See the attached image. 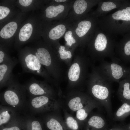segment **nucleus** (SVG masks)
Here are the masks:
<instances>
[{"label":"nucleus","instance_id":"nucleus-32","mask_svg":"<svg viewBox=\"0 0 130 130\" xmlns=\"http://www.w3.org/2000/svg\"><path fill=\"white\" fill-rule=\"evenodd\" d=\"M66 51L65 50V47L64 46H61L59 48V49L58 50V52L60 54H65V52Z\"/></svg>","mask_w":130,"mask_h":130},{"label":"nucleus","instance_id":"nucleus-15","mask_svg":"<svg viewBox=\"0 0 130 130\" xmlns=\"http://www.w3.org/2000/svg\"><path fill=\"white\" fill-rule=\"evenodd\" d=\"M50 98L46 96L34 97L30 102L31 107L33 109L38 111L42 110L49 103Z\"/></svg>","mask_w":130,"mask_h":130},{"label":"nucleus","instance_id":"nucleus-7","mask_svg":"<svg viewBox=\"0 0 130 130\" xmlns=\"http://www.w3.org/2000/svg\"><path fill=\"white\" fill-rule=\"evenodd\" d=\"M18 63L14 58L3 63L0 64V88L8 86L16 78L13 73V70Z\"/></svg>","mask_w":130,"mask_h":130},{"label":"nucleus","instance_id":"nucleus-24","mask_svg":"<svg viewBox=\"0 0 130 130\" xmlns=\"http://www.w3.org/2000/svg\"><path fill=\"white\" fill-rule=\"evenodd\" d=\"M12 113L8 110H4L0 112V125L7 123L11 119Z\"/></svg>","mask_w":130,"mask_h":130},{"label":"nucleus","instance_id":"nucleus-18","mask_svg":"<svg viewBox=\"0 0 130 130\" xmlns=\"http://www.w3.org/2000/svg\"><path fill=\"white\" fill-rule=\"evenodd\" d=\"M66 29L64 25H59L52 29L50 31L48 34L49 37L52 39H58L63 36Z\"/></svg>","mask_w":130,"mask_h":130},{"label":"nucleus","instance_id":"nucleus-25","mask_svg":"<svg viewBox=\"0 0 130 130\" xmlns=\"http://www.w3.org/2000/svg\"><path fill=\"white\" fill-rule=\"evenodd\" d=\"M47 127L51 130H63V128L60 123L55 119L52 118L47 122Z\"/></svg>","mask_w":130,"mask_h":130},{"label":"nucleus","instance_id":"nucleus-33","mask_svg":"<svg viewBox=\"0 0 130 130\" xmlns=\"http://www.w3.org/2000/svg\"><path fill=\"white\" fill-rule=\"evenodd\" d=\"M2 130H20L18 127L14 126L10 128H5Z\"/></svg>","mask_w":130,"mask_h":130},{"label":"nucleus","instance_id":"nucleus-8","mask_svg":"<svg viewBox=\"0 0 130 130\" xmlns=\"http://www.w3.org/2000/svg\"><path fill=\"white\" fill-rule=\"evenodd\" d=\"M115 52L116 57L121 61L130 63V32L124 34L120 41L117 43Z\"/></svg>","mask_w":130,"mask_h":130},{"label":"nucleus","instance_id":"nucleus-3","mask_svg":"<svg viewBox=\"0 0 130 130\" xmlns=\"http://www.w3.org/2000/svg\"><path fill=\"white\" fill-rule=\"evenodd\" d=\"M93 44L94 56L100 62L106 58L111 59L115 57V49L117 43L114 36L102 30L99 27Z\"/></svg>","mask_w":130,"mask_h":130},{"label":"nucleus","instance_id":"nucleus-34","mask_svg":"<svg viewBox=\"0 0 130 130\" xmlns=\"http://www.w3.org/2000/svg\"><path fill=\"white\" fill-rule=\"evenodd\" d=\"M65 54L67 58H70L72 57L71 53L69 51H66L65 52Z\"/></svg>","mask_w":130,"mask_h":130},{"label":"nucleus","instance_id":"nucleus-30","mask_svg":"<svg viewBox=\"0 0 130 130\" xmlns=\"http://www.w3.org/2000/svg\"><path fill=\"white\" fill-rule=\"evenodd\" d=\"M106 130H126V126L118 125L114 126L111 128H108Z\"/></svg>","mask_w":130,"mask_h":130},{"label":"nucleus","instance_id":"nucleus-5","mask_svg":"<svg viewBox=\"0 0 130 130\" xmlns=\"http://www.w3.org/2000/svg\"><path fill=\"white\" fill-rule=\"evenodd\" d=\"M19 60L24 72L39 75L47 79H50L34 53L22 54L19 56Z\"/></svg>","mask_w":130,"mask_h":130},{"label":"nucleus","instance_id":"nucleus-10","mask_svg":"<svg viewBox=\"0 0 130 130\" xmlns=\"http://www.w3.org/2000/svg\"><path fill=\"white\" fill-rule=\"evenodd\" d=\"M123 0H99L96 11V17H100L106 16L110 11L119 8L121 6Z\"/></svg>","mask_w":130,"mask_h":130},{"label":"nucleus","instance_id":"nucleus-12","mask_svg":"<svg viewBox=\"0 0 130 130\" xmlns=\"http://www.w3.org/2000/svg\"><path fill=\"white\" fill-rule=\"evenodd\" d=\"M87 125L90 129L87 130H106L108 128L106 120L100 114L91 117L88 121Z\"/></svg>","mask_w":130,"mask_h":130},{"label":"nucleus","instance_id":"nucleus-1","mask_svg":"<svg viewBox=\"0 0 130 130\" xmlns=\"http://www.w3.org/2000/svg\"><path fill=\"white\" fill-rule=\"evenodd\" d=\"M99 27L114 36L130 32V1L123 0L117 11L97 20Z\"/></svg>","mask_w":130,"mask_h":130},{"label":"nucleus","instance_id":"nucleus-21","mask_svg":"<svg viewBox=\"0 0 130 130\" xmlns=\"http://www.w3.org/2000/svg\"><path fill=\"white\" fill-rule=\"evenodd\" d=\"M80 72L79 64L77 63L73 64L70 67L68 72V77L69 80L73 81H77L79 78Z\"/></svg>","mask_w":130,"mask_h":130},{"label":"nucleus","instance_id":"nucleus-9","mask_svg":"<svg viewBox=\"0 0 130 130\" xmlns=\"http://www.w3.org/2000/svg\"><path fill=\"white\" fill-rule=\"evenodd\" d=\"M46 85L42 81L32 77L25 86L28 92L33 97L45 96L47 93Z\"/></svg>","mask_w":130,"mask_h":130},{"label":"nucleus","instance_id":"nucleus-38","mask_svg":"<svg viewBox=\"0 0 130 130\" xmlns=\"http://www.w3.org/2000/svg\"><path fill=\"white\" fill-rule=\"evenodd\" d=\"M126 78H127L128 79H129L130 80V70L129 73L128 75L127 76Z\"/></svg>","mask_w":130,"mask_h":130},{"label":"nucleus","instance_id":"nucleus-14","mask_svg":"<svg viewBox=\"0 0 130 130\" xmlns=\"http://www.w3.org/2000/svg\"><path fill=\"white\" fill-rule=\"evenodd\" d=\"M122 103L114 113L113 119L115 121H122L130 115V101H124Z\"/></svg>","mask_w":130,"mask_h":130},{"label":"nucleus","instance_id":"nucleus-2","mask_svg":"<svg viewBox=\"0 0 130 130\" xmlns=\"http://www.w3.org/2000/svg\"><path fill=\"white\" fill-rule=\"evenodd\" d=\"M90 80V90L91 95L97 102L104 108L108 116L111 117V83L107 80L97 68L93 70Z\"/></svg>","mask_w":130,"mask_h":130},{"label":"nucleus","instance_id":"nucleus-13","mask_svg":"<svg viewBox=\"0 0 130 130\" xmlns=\"http://www.w3.org/2000/svg\"><path fill=\"white\" fill-rule=\"evenodd\" d=\"M119 83L117 94L119 98L122 102L130 101V80L125 78Z\"/></svg>","mask_w":130,"mask_h":130},{"label":"nucleus","instance_id":"nucleus-16","mask_svg":"<svg viewBox=\"0 0 130 130\" xmlns=\"http://www.w3.org/2000/svg\"><path fill=\"white\" fill-rule=\"evenodd\" d=\"M17 27V24L11 22L6 25L1 29L0 35L3 38L7 39L11 37L15 32Z\"/></svg>","mask_w":130,"mask_h":130},{"label":"nucleus","instance_id":"nucleus-37","mask_svg":"<svg viewBox=\"0 0 130 130\" xmlns=\"http://www.w3.org/2000/svg\"><path fill=\"white\" fill-rule=\"evenodd\" d=\"M55 1L58 2H63L66 1V0H55Z\"/></svg>","mask_w":130,"mask_h":130},{"label":"nucleus","instance_id":"nucleus-6","mask_svg":"<svg viewBox=\"0 0 130 130\" xmlns=\"http://www.w3.org/2000/svg\"><path fill=\"white\" fill-rule=\"evenodd\" d=\"M8 88L1 95V97L9 105L15 107L20 104L25 95V86L20 84L15 79L8 86Z\"/></svg>","mask_w":130,"mask_h":130},{"label":"nucleus","instance_id":"nucleus-36","mask_svg":"<svg viewBox=\"0 0 130 130\" xmlns=\"http://www.w3.org/2000/svg\"><path fill=\"white\" fill-rule=\"evenodd\" d=\"M126 130H130V124L126 126Z\"/></svg>","mask_w":130,"mask_h":130},{"label":"nucleus","instance_id":"nucleus-11","mask_svg":"<svg viewBox=\"0 0 130 130\" xmlns=\"http://www.w3.org/2000/svg\"><path fill=\"white\" fill-rule=\"evenodd\" d=\"M34 53L42 65L52 72L53 59L49 51L45 48L39 47L36 49Z\"/></svg>","mask_w":130,"mask_h":130},{"label":"nucleus","instance_id":"nucleus-17","mask_svg":"<svg viewBox=\"0 0 130 130\" xmlns=\"http://www.w3.org/2000/svg\"><path fill=\"white\" fill-rule=\"evenodd\" d=\"M92 26L91 22L88 20H84L78 24L75 30L76 34L79 37H82L86 34Z\"/></svg>","mask_w":130,"mask_h":130},{"label":"nucleus","instance_id":"nucleus-20","mask_svg":"<svg viewBox=\"0 0 130 130\" xmlns=\"http://www.w3.org/2000/svg\"><path fill=\"white\" fill-rule=\"evenodd\" d=\"M64 8L63 5H61L56 6L53 5L49 6L45 10L46 16L49 18L55 17L63 12Z\"/></svg>","mask_w":130,"mask_h":130},{"label":"nucleus","instance_id":"nucleus-27","mask_svg":"<svg viewBox=\"0 0 130 130\" xmlns=\"http://www.w3.org/2000/svg\"><path fill=\"white\" fill-rule=\"evenodd\" d=\"M72 32L69 31L65 33V39L67 42V45L71 46L73 44L75 43L76 40L72 36Z\"/></svg>","mask_w":130,"mask_h":130},{"label":"nucleus","instance_id":"nucleus-35","mask_svg":"<svg viewBox=\"0 0 130 130\" xmlns=\"http://www.w3.org/2000/svg\"><path fill=\"white\" fill-rule=\"evenodd\" d=\"M60 58L62 59H66L67 58L66 56L64 54H60Z\"/></svg>","mask_w":130,"mask_h":130},{"label":"nucleus","instance_id":"nucleus-4","mask_svg":"<svg viewBox=\"0 0 130 130\" xmlns=\"http://www.w3.org/2000/svg\"><path fill=\"white\" fill-rule=\"evenodd\" d=\"M110 62L103 60L100 62L97 68L101 73L108 80L112 83H119L128 75L130 67L123 64L116 57L111 59Z\"/></svg>","mask_w":130,"mask_h":130},{"label":"nucleus","instance_id":"nucleus-23","mask_svg":"<svg viewBox=\"0 0 130 130\" xmlns=\"http://www.w3.org/2000/svg\"><path fill=\"white\" fill-rule=\"evenodd\" d=\"M79 97H76L71 99L68 103L69 108L71 110L75 111L83 108V103Z\"/></svg>","mask_w":130,"mask_h":130},{"label":"nucleus","instance_id":"nucleus-19","mask_svg":"<svg viewBox=\"0 0 130 130\" xmlns=\"http://www.w3.org/2000/svg\"><path fill=\"white\" fill-rule=\"evenodd\" d=\"M32 26L30 23H27L21 29L19 34L20 40L23 42L28 40L30 37L32 31Z\"/></svg>","mask_w":130,"mask_h":130},{"label":"nucleus","instance_id":"nucleus-28","mask_svg":"<svg viewBox=\"0 0 130 130\" xmlns=\"http://www.w3.org/2000/svg\"><path fill=\"white\" fill-rule=\"evenodd\" d=\"M10 10L8 8L4 6H0V20H1L8 14Z\"/></svg>","mask_w":130,"mask_h":130},{"label":"nucleus","instance_id":"nucleus-26","mask_svg":"<svg viewBox=\"0 0 130 130\" xmlns=\"http://www.w3.org/2000/svg\"><path fill=\"white\" fill-rule=\"evenodd\" d=\"M66 123L68 127L73 130H76L78 128L77 121L72 117L69 116L67 118Z\"/></svg>","mask_w":130,"mask_h":130},{"label":"nucleus","instance_id":"nucleus-22","mask_svg":"<svg viewBox=\"0 0 130 130\" xmlns=\"http://www.w3.org/2000/svg\"><path fill=\"white\" fill-rule=\"evenodd\" d=\"M88 5L87 2L85 0H76L73 4V8L74 11L77 14H82L86 10Z\"/></svg>","mask_w":130,"mask_h":130},{"label":"nucleus","instance_id":"nucleus-31","mask_svg":"<svg viewBox=\"0 0 130 130\" xmlns=\"http://www.w3.org/2000/svg\"><path fill=\"white\" fill-rule=\"evenodd\" d=\"M32 0H19V2L22 6H27L29 5L32 1Z\"/></svg>","mask_w":130,"mask_h":130},{"label":"nucleus","instance_id":"nucleus-29","mask_svg":"<svg viewBox=\"0 0 130 130\" xmlns=\"http://www.w3.org/2000/svg\"><path fill=\"white\" fill-rule=\"evenodd\" d=\"M32 130H42L39 122L37 120L33 121L31 123Z\"/></svg>","mask_w":130,"mask_h":130}]
</instances>
